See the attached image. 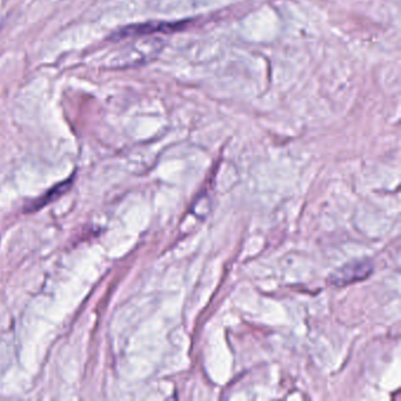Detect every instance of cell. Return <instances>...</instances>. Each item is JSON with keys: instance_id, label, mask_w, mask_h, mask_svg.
I'll return each instance as SVG.
<instances>
[{"instance_id": "obj_3", "label": "cell", "mask_w": 401, "mask_h": 401, "mask_svg": "<svg viewBox=\"0 0 401 401\" xmlns=\"http://www.w3.org/2000/svg\"><path fill=\"white\" fill-rule=\"evenodd\" d=\"M71 181H65L63 184H59L56 186V188H52L50 192H47L45 196H44L41 199H38L36 203H34V208H31L32 211L34 210H38V208H43L44 205H46L47 203H50L51 200H54L56 198L59 197L61 193H64L67 188H70Z\"/></svg>"}, {"instance_id": "obj_1", "label": "cell", "mask_w": 401, "mask_h": 401, "mask_svg": "<svg viewBox=\"0 0 401 401\" xmlns=\"http://www.w3.org/2000/svg\"><path fill=\"white\" fill-rule=\"evenodd\" d=\"M373 272V264L370 260H353L338 268L330 275V283L335 286H346L357 281L364 280Z\"/></svg>"}, {"instance_id": "obj_2", "label": "cell", "mask_w": 401, "mask_h": 401, "mask_svg": "<svg viewBox=\"0 0 401 401\" xmlns=\"http://www.w3.org/2000/svg\"><path fill=\"white\" fill-rule=\"evenodd\" d=\"M179 24L168 23H148L143 25H133V26L125 27L123 30L118 32L116 38L124 39V38L136 37L141 34H154V32H168V31H176Z\"/></svg>"}]
</instances>
